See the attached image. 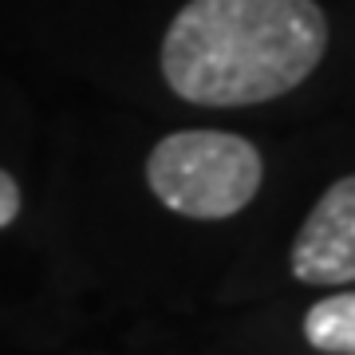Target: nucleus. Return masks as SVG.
Listing matches in <instances>:
<instances>
[{
	"label": "nucleus",
	"instance_id": "nucleus-1",
	"mask_svg": "<svg viewBox=\"0 0 355 355\" xmlns=\"http://www.w3.org/2000/svg\"><path fill=\"white\" fill-rule=\"evenodd\" d=\"M324 44L316 0H190L162 40V71L186 103L253 107L300 87Z\"/></svg>",
	"mask_w": 355,
	"mask_h": 355
},
{
	"label": "nucleus",
	"instance_id": "nucleus-2",
	"mask_svg": "<svg viewBox=\"0 0 355 355\" xmlns=\"http://www.w3.org/2000/svg\"><path fill=\"white\" fill-rule=\"evenodd\" d=\"M154 198L182 217L217 221L241 214L261 190V154L225 130H178L146 158Z\"/></svg>",
	"mask_w": 355,
	"mask_h": 355
},
{
	"label": "nucleus",
	"instance_id": "nucleus-3",
	"mask_svg": "<svg viewBox=\"0 0 355 355\" xmlns=\"http://www.w3.org/2000/svg\"><path fill=\"white\" fill-rule=\"evenodd\" d=\"M292 272L304 284H352L355 280V174L340 178L296 233Z\"/></svg>",
	"mask_w": 355,
	"mask_h": 355
},
{
	"label": "nucleus",
	"instance_id": "nucleus-4",
	"mask_svg": "<svg viewBox=\"0 0 355 355\" xmlns=\"http://www.w3.org/2000/svg\"><path fill=\"white\" fill-rule=\"evenodd\" d=\"M304 336L316 352L355 355V292L316 300L304 316Z\"/></svg>",
	"mask_w": 355,
	"mask_h": 355
},
{
	"label": "nucleus",
	"instance_id": "nucleus-5",
	"mask_svg": "<svg viewBox=\"0 0 355 355\" xmlns=\"http://www.w3.org/2000/svg\"><path fill=\"white\" fill-rule=\"evenodd\" d=\"M16 214H20V186L12 182V174L0 170V229L16 221Z\"/></svg>",
	"mask_w": 355,
	"mask_h": 355
}]
</instances>
